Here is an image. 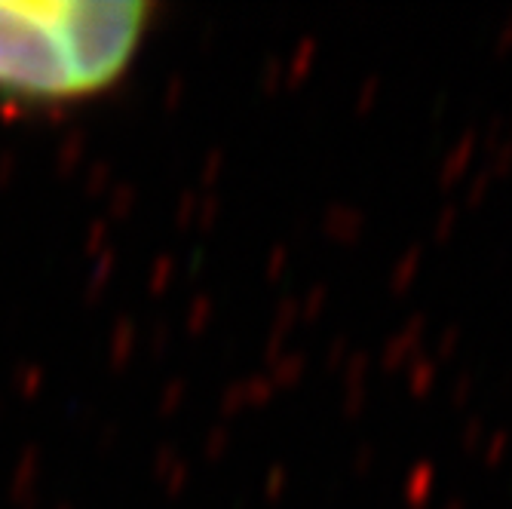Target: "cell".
<instances>
[{"instance_id": "cell-1", "label": "cell", "mask_w": 512, "mask_h": 509, "mask_svg": "<svg viewBox=\"0 0 512 509\" xmlns=\"http://www.w3.org/2000/svg\"><path fill=\"white\" fill-rule=\"evenodd\" d=\"M151 22L142 0H0V99L71 102L114 86Z\"/></svg>"}]
</instances>
